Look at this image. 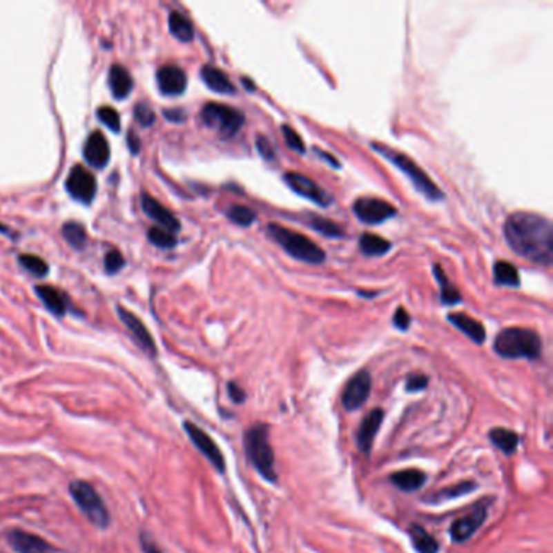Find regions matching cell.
<instances>
[{"mask_svg": "<svg viewBox=\"0 0 553 553\" xmlns=\"http://www.w3.org/2000/svg\"><path fill=\"white\" fill-rule=\"evenodd\" d=\"M505 239L519 257L539 264L552 263L553 226L547 217L536 213H513L505 222Z\"/></svg>", "mask_w": 553, "mask_h": 553, "instance_id": "cell-1", "label": "cell"}, {"mask_svg": "<svg viewBox=\"0 0 553 553\" xmlns=\"http://www.w3.org/2000/svg\"><path fill=\"white\" fill-rule=\"evenodd\" d=\"M494 349L505 359H537L542 352V339L527 328H505L496 334Z\"/></svg>", "mask_w": 553, "mask_h": 553, "instance_id": "cell-2", "label": "cell"}, {"mask_svg": "<svg viewBox=\"0 0 553 553\" xmlns=\"http://www.w3.org/2000/svg\"><path fill=\"white\" fill-rule=\"evenodd\" d=\"M268 234L287 255H291L295 260H300V262L318 264L323 263L324 258H327V253L312 239L300 234V232L291 231L280 224H269Z\"/></svg>", "mask_w": 553, "mask_h": 553, "instance_id": "cell-3", "label": "cell"}, {"mask_svg": "<svg viewBox=\"0 0 553 553\" xmlns=\"http://www.w3.org/2000/svg\"><path fill=\"white\" fill-rule=\"evenodd\" d=\"M245 452L253 467L260 476L269 482L276 481V469H274V452L269 443V430L264 424H257L245 431Z\"/></svg>", "mask_w": 553, "mask_h": 553, "instance_id": "cell-4", "label": "cell"}, {"mask_svg": "<svg viewBox=\"0 0 553 553\" xmlns=\"http://www.w3.org/2000/svg\"><path fill=\"white\" fill-rule=\"evenodd\" d=\"M371 148H373L375 151H378L383 157H387L389 162H393L398 169H401L404 174L407 175V179L411 180L414 188H416L422 197L430 200V202H440V200H443V192H441V190L431 182L429 175H427L412 159H409L406 155H402V153L399 151H394L389 146L380 145V143H373Z\"/></svg>", "mask_w": 553, "mask_h": 553, "instance_id": "cell-5", "label": "cell"}, {"mask_svg": "<svg viewBox=\"0 0 553 553\" xmlns=\"http://www.w3.org/2000/svg\"><path fill=\"white\" fill-rule=\"evenodd\" d=\"M68 490H70L72 498L75 500L78 508L83 511V514H85L95 526L101 529H106L109 526L110 523L109 511L106 508L104 501H102L95 487H91L90 483L85 481H73Z\"/></svg>", "mask_w": 553, "mask_h": 553, "instance_id": "cell-6", "label": "cell"}, {"mask_svg": "<svg viewBox=\"0 0 553 553\" xmlns=\"http://www.w3.org/2000/svg\"><path fill=\"white\" fill-rule=\"evenodd\" d=\"M200 115L206 127L216 130L224 137H234L245 122L244 114L222 102H208Z\"/></svg>", "mask_w": 553, "mask_h": 553, "instance_id": "cell-7", "label": "cell"}, {"mask_svg": "<svg viewBox=\"0 0 553 553\" xmlns=\"http://www.w3.org/2000/svg\"><path fill=\"white\" fill-rule=\"evenodd\" d=\"M352 211L365 224H380V222L396 216V208L391 203L373 197H362L356 200L352 204Z\"/></svg>", "mask_w": 553, "mask_h": 553, "instance_id": "cell-8", "label": "cell"}, {"mask_svg": "<svg viewBox=\"0 0 553 553\" xmlns=\"http://www.w3.org/2000/svg\"><path fill=\"white\" fill-rule=\"evenodd\" d=\"M67 192L78 202L90 204L95 200L97 184L95 175L83 166H73L65 182Z\"/></svg>", "mask_w": 553, "mask_h": 553, "instance_id": "cell-9", "label": "cell"}, {"mask_svg": "<svg viewBox=\"0 0 553 553\" xmlns=\"http://www.w3.org/2000/svg\"><path fill=\"white\" fill-rule=\"evenodd\" d=\"M184 429H185V431H187L188 438L192 440V443L198 448V452L202 453L203 456L217 469V471L224 472L226 461H224V456H222L220 446L216 445V441L213 440L211 436L206 434V431L202 430L195 424H192V422H185Z\"/></svg>", "mask_w": 553, "mask_h": 553, "instance_id": "cell-10", "label": "cell"}, {"mask_svg": "<svg viewBox=\"0 0 553 553\" xmlns=\"http://www.w3.org/2000/svg\"><path fill=\"white\" fill-rule=\"evenodd\" d=\"M284 182L289 185L291 190H294L295 193H299L300 197H304L310 202H313L315 204H320V206L327 208L331 204V197L324 192V190L313 182L312 179L307 177L304 174H297V172H287L284 175Z\"/></svg>", "mask_w": 553, "mask_h": 553, "instance_id": "cell-11", "label": "cell"}, {"mask_svg": "<svg viewBox=\"0 0 553 553\" xmlns=\"http://www.w3.org/2000/svg\"><path fill=\"white\" fill-rule=\"evenodd\" d=\"M371 389V378L370 373L367 370H362L359 373H356L349 382L346 383V388H344L342 393V406L346 411H356L364 406L369 399Z\"/></svg>", "mask_w": 553, "mask_h": 553, "instance_id": "cell-12", "label": "cell"}, {"mask_svg": "<svg viewBox=\"0 0 553 553\" xmlns=\"http://www.w3.org/2000/svg\"><path fill=\"white\" fill-rule=\"evenodd\" d=\"M487 518V501H482L476 506V510L472 513H469L467 516H463V518L456 519L452 524V537L454 542H466L467 539H471L476 531H478V527L482 526L483 521Z\"/></svg>", "mask_w": 553, "mask_h": 553, "instance_id": "cell-13", "label": "cell"}, {"mask_svg": "<svg viewBox=\"0 0 553 553\" xmlns=\"http://www.w3.org/2000/svg\"><path fill=\"white\" fill-rule=\"evenodd\" d=\"M117 312H119L120 320H122V323L127 327L128 331L132 333L135 342H137L138 346H140L142 349L146 352V354L155 357L156 356L155 339H153L151 333L148 331V328L145 327V324L142 323V320L138 318L137 315H133L132 312H128V310H125L124 307H119Z\"/></svg>", "mask_w": 553, "mask_h": 553, "instance_id": "cell-14", "label": "cell"}, {"mask_svg": "<svg viewBox=\"0 0 553 553\" xmlns=\"http://www.w3.org/2000/svg\"><path fill=\"white\" fill-rule=\"evenodd\" d=\"M157 86L164 96H179L187 88V75L177 65H162L157 70Z\"/></svg>", "mask_w": 553, "mask_h": 553, "instance_id": "cell-15", "label": "cell"}, {"mask_svg": "<svg viewBox=\"0 0 553 553\" xmlns=\"http://www.w3.org/2000/svg\"><path fill=\"white\" fill-rule=\"evenodd\" d=\"M83 155L88 164L95 169H104L110 159V146L108 138L101 132H93L83 148Z\"/></svg>", "mask_w": 553, "mask_h": 553, "instance_id": "cell-16", "label": "cell"}, {"mask_svg": "<svg viewBox=\"0 0 553 553\" xmlns=\"http://www.w3.org/2000/svg\"><path fill=\"white\" fill-rule=\"evenodd\" d=\"M7 539L10 547L18 553H54V548L44 539L20 529L8 532Z\"/></svg>", "mask_w": 553, "mask_h": 553, "instance_id": "cell-17", "label": "cell"}, {"mask_svg": "<svg viewBox=\"0 0 553 553\" xmlns=\"http://www.w3.org/2000/svg\"><path fill=\"white\" fill-rule=\"evenodd\" d=\"M142 206H143V211H145L153 221H156L157 224L162 227V229L169 231V232H172V234H175V232L180 229V222L177 217L172 215L167 208L162 206L157 200L150 197V195H146V193L142 195Z\"/></svg>", "mask_w": 553, "mask_h": 553, "instance_id": "cell-18", "label": "cell"}, {"mask_svg": "<svg viewBox=\"0 0 553 553\" xmlns=\"http://www.w3.org/2000/svg\"><path fill=\"white\" fill-rule=\"evenodd\" d=\"M383 416L385 414L382 409H373V411L367 414L365 419L362 420L359 430H357V446L365 454L370 453L376 431H378L380 425L383 422Z\"/></svg>", "mask_w": 553, "mask_h": 553, "instance_id": "cell-19", "label": "cell"}, {"mask_svg": "<svg viewBox=\"0 0 553 553\" xmlns=\"http://www.w3.org/2000/svg\"><path fill=\"white\" fill-rule=\"evenodd\" d=\"M448 322H452L454 327H456L459 331H463L469 339H472L474 342L482 344L485 341V328L483 324L478 322V320L469 317L467 313H452L448 315Z\"/></svg>", "mask_w": 553, "mask_h": 553, "instance_id": "cell-20", "label": "cell"}, {"mask_svg": "<svg viewBox=\"0 0 553 553\" xmlns=\"http://www.w3.org/2000/svg\"><path fill=\"white\" fill-rule=\"evenodd\" d=\"M202 78L210 90L216 93H222V95H232L235 91V86L232 85L229 77L226 75L221 68L213 67V65H203L202 68Z\"/></svg>", "mask_w": 553, "mask_h": 553, "instance_id": "cell-21", "label": "cell"}, {"mask_svg": "<svg viewBox=\"0 0 553 553\" xmlns=\"http://www.w3.org/2000/svg\"><path fill=\"white\" fill-rule=\"evenodd\" d=\"M35 291L39 299L43 300V304L48 307L54 315H59L60 317V315L67 312V297H65L64 292L59 291L57 287L49 284H38L35 287Z\"/></svg>", "mask_w": 553, "mask_h": 553, "instance_id": "cell-22", "label": "cell"}, {"mask_svg": "<svg viewBox=\"0 0 553 553\" xmlns=\"http://www.w3.org/2000/svg\"><path fill=\"white\" fill-rule=\"evenodd\" d=\"M109 86L115 99H125L133 88V80L127 68L115 64L109 70Z\"/></svg>", "mask_w": 553, "mask_h": 553, "instance_id": "cell-23", "label": "cell"}, {"mask_svg": "<svg viewBox=\"0 0 553 553\" xmlns=\"http://www.w3.org/2000/svg\"><path fill=\"white\" fill-rule=\"evenodd\" d=\"M389 481H391L399 490L416 492L419 490L420 487H424L427 476L422 471H419V469H406V471H398L391 474Z\"/></svg>", "mask_w": 553, "mask_h": 553, "instance_id": "cell-24", "label": "cell"}, {"mask_svg": "<svg viewBox=\"0 0 553 553\" xmlns=\"http://www.w3.org/2000/svg\"><path fill=\"white\" fill-rule=\"evenodd\" d=\"M489 438L500 452H503L506 454V456H511V454H514L516 449H518L519 436L518 434H514L513 430L496 427V429H492L489 431Z\"/></svg>", "mask_w": 553, "mask_h": 553, "instance_id": "cell-25", "label": "cell"}, {"mask_svg": "<svg viewBox=\"0 0 553 553\" xmlns=\"http://www.w3.org/2000/svg\"><path fill=\"white\" fill-rule=\"evenodd\" d=\"M359 247L360 252L367 255V257H382V255L389 252L391 244H389L387 239H383V237L365 232V234L360 237Z\"/></svg>", "mask_w": 553, "mask_h": 553, "instance_id": "cell-26", "label": "cell"}, {"mask_svg": "<svg viewBox=\"0 0 553 553\" xmlns=\"http://www.w3.org/2000/svg\"><path fill=\"white\" fill-rule=\"evenodd\" d=\"M434 273H435L436 281H438V284H440L441 302H443L445 305L459 304V302H461V294H459V291L453 286V282L445 276L443 269H441L440 264H434Z\"/></svg>", "mask_w": 553, "mask_h": 553, "instance_id": "cell-27", "label": "cell"}, {"mask_svg": "<svg viewBox=\"0 0 553 553\" xmlns=\"http://www.w3.org/2000/svg\"><path fill=\"white\" fill-rule=\"evenodd\" d=\"M169 30L175 38L180 41H192L195 36L193 25L192 21L188 20L184 13H180L177 10L171 12L169 15Z\"/></svg>", "mask_w": 553, "mask_h": 553, "instance_id": "cell-28", "label": "cell"}, {"mask_svg": "<svg viewBox=\"0 0 553 553\" xmlns=\"http://www.w3.org/2000/svg\"><path fill=\"white\" fill-rule=\"evenodd\" d=\"M409 534H411L412 545L416 547V550L419 553L438 552V543H436L435 539L431 537L424 527L419 526V524H412V526L409 527Z\"/></svg>", "mask_w": 553, "mask_h": 553, "instance_id": "cell-29", "label": "cell"}, {"mask_svg": "<svg viewBox=\"0 0 553 553\" xmlns=\"http://www.w3.org/2000/svg\"><path fill=\"white\" fill-rule=\"evenodd\" d=\"M494 278L495 282L498 286H510V287H518L519 282V273L518 268L514 264H511L505 260H498L494 266Z\"/></svg>", "mask_w": 553, "mask_h": 553, "instance_id": "cell-30", "label": "cell"}, {"mask_svg": "<svg viewBox=\"0 0 553 553\" xmlns=\"http://www.w3.org/2000/svg\"><path fill=\"white\" fill-rule=\"evenodd\" d=\"M305 221L307 224L312 227L313 231L320 232V234H323L324 237H329V239H342L344 237V229L336 222L327 220V217H320L317 215H309L307 216Z\"/></svg>", "mask_w": 553, "mask_h": 553, "instance_id": "cell-31", "label": "cell"}, {"mask_svg": "<svg viewBox=\"0 0 553 553\" xmlns=\"http://www.w3.org/2000/svg\"><path fill=\"white\" fill-rule=\"evenodd\" d=\"M62 232L64 237L73 249H85L88 235L85 227L81 224H78V222H67V224L64 226Z\"/></svg>", "mask_w": 553, "mask_h": 553, "instance_id": "cell-32", "label": "cell"}, {"mask_svg": "<svg viewBox=\"0 0 553 553\" xmlns=\"http://www.w3.org/2000/svg\"><path fill=\"white\" fill-rule=\"evenodd\" d=\"M18 262H20L23 268L35 274V276H46L49 273V264L43 258L38 257V255L23 253L18 257Z\"/></svg>", "mask_w": 553, "mask_h": 553, "instance_id": "cell-33", "label": "cell"}, {"mask_svg": "<svg viewBox=\"0 0 553 553\" xmlns=\"http://www.w3.org/2000/svg\"><path fill=\"white\" fill-rule=\"evenodd\" d=\"M226 215L232 222H234V224L242 226V227L252 226L253 221L257 220L255 211H252L247 206H242V204H234V206H231L229 210H227Z\"/></svg>", "mask_w": 553, "mask_h": 553, "instance_id": "cell-34", "label": "cell"}, {"mask_svg": "<svg viewBox=\"0 0 553 553\" xmlns=\"http://www.w3.org/2000/svg\"><path fill=\"white\" fill-rule=\"evenodd\" d=\"M148 239H150L151 244H155L156 247L161 249H172L175 247L177 244V239H175V234L172 232L162 229V227H150L148 229Z\"/></svg>", "mask_w": 553, "mask_h": 553, "instance_id": "cell-35", "label": "cell"}, {"mask_svg": "<svg viewBox=\"0 0 553 553\" xmlns=\"http://www.w3.org/2000/svg\"><path fill=\"white\" fill-rule=\"evenodd\" d=\"M476 483L474 482H461V483H456V485L449 487V489H445L441 490L440 494L435 495V500H452V498H456V496H463L466 494H471V492L476 489Z\"/></svg>", "mask_w": 553, "mask_h": 553, "instance_id": "cell-36", "label": "cell"}, {"mask_svg": "<svg viewBox=\"0 0 553 553\" xmlns=\"http://www.w3.org/2000/svg\"><path fill=\"white\" fill-rule=\"evenodd\" d=\"M97 117H99V120L106 127L113 130V132H119L120 130V115L110 106H102V108L97 109Z\"/></svg>", "mask_w": 553, "mask_h": 553, "instance_id": "cell-37", "label": "cell"}, {"mask_svg": "<svg viewBox=\"0 0 553 553\" xmlns=\"http://www.w3.org/2000/svg\"><path fill=\"white\" fill-rule=\"evenodd\" d=\"M281 130H282V135H284V140L287 143V146H289L291 150H294L297 153H300V155H304L305 145H304V140H302L300 135L297 133L294 128L289 127V125H282Z\"/></svg>", "mask_w": 553, "mask_h": 553, "instance_id": "cell-38", "label": "cell"}, {"mask_svg": "<svg viewBox=\"0 0 553 553\" xmlns=\"http://www.w3.org/2000/svg\"><path fill=\"white\" fill-rule=\"evenodd\" d=\"M125 264V260H124V255L119 252V250H109L108 255H106L104 258V266L108 269L109 274H114L120 271V269L124 268Z\"/></svg>", "mask_w": 553, "mask_h": 553, "instance_id": "cell-39", "label": "cell"}, {"mask_svg": "<svg viewBox=\"0 0 553 553\" xmlns=\"http://www.w3.org/2000/svg\"><path fill=\"white\" fill-rule=\"evenodd\" d=\"M135 117H137V120L143 125V127H150V125L155 124L156 115L151 110L150 106L143 104V102H138V104L135 106Z\"/></svg>", "mask_w": 553, "mask_h": 553, "instance_id": "cell-40", "label": "cell"}, {"mask_svg": "<svg viewBox=\"0 0 553 553\" xmlns=\"http://www.w3.org/2000/svg\"><path fill=\"white\" fill-rule=\"evenodd\" d=\"M427 385H429V376L422 375V373H416V375H411L407 378V391H420V389L427 388Z\"/></svg>", "mask_w": 553, "mask_h": 553, "instance_id": "cell-41", "label": "cell"}, {"mask_svg": "<svg viewBox=\"0 0 553 553\" xmlns=\"http://www.w3.org/2000/svg\"><path fill=\"white\" fill-rule=\"evenodd\" d=\"M393 323H394V327H396L398 329H401V331H406V329L409 328V324H411V317H409L407 312L402 309V307H399V309H396V312H394Z\"/></svg>", "mask_w": 553, "mask_h": 553, "instance_id": "cell-42", "label": "cell"}, {"mask_svg": "<svg viewBox=\"0 0 553 553\" xmlns=\"http://www.w3.org/2000/svg\"><path fill=\"white\" fill-rule=\"evenodd\" d=\"M257 146H258L260 155H262L264 159H269V161L274 159V150H273L271 143H269L268 138L258 137L257 138Z\"/></svg>", "mask_w": 553, "mask_h": 553, "instance_id": "cell-43", "label": "cell"}, {"mask_svg": "<svg viewBox=\"0 0 553 553\" xmlns=\"http://www.w3.org/2000/svg\"><path fill=\"white\" fill-rule=\"evenodd\" d=\"M227 391H229V396L235 404H240L245 401V391L237 383L231 382L229 385H227Z\"/></svg>", "mask_w": 553, "mask_h": 553, "instance_id": "cell-44", "label": "cell"}, {"mask_svg": "<svg viewBox=\"0 0 553 553\" xmlns=\"http://www.w3.org/2000/svg\"><path fill=\"white\" fill-rule=\"evenodd\" d=\"M142 547H143V552H145V553H161L159 547H157L156 543L151 541V537H148L146 534H143V536H142Z\"/></svg>", "mask_w": 553, "mask_h": 553, "instance_id": "cell-45", "label": "cell"}, {"mask_svg": "<svg viewBox=\"0 0 553 553\" xmlns=\"http://www.w3.org/2000/svg\"><path fill=\"white\" fill-rule=\"evenodd\" d=\"M315 153H317L318 157H322V159L327 161L329 166L336 167V169H339V167H341V164H339V161L336 159V157L331 156V155H328V153H324V151H322V150H317V148H315Z\"/></svg>", "mask_w": 553, "mask_h": 553, "instance_id": "cell-46", "label": "cell"}, {"mask_svg": "<svg viewBox=\"0 0 553 553\" xmlns=\"http://www.w3.org/2000/svg\"><path fill=\"white\" fill-rule=\"evenodd\" d=\"M127 140H128L130 150H132L133 153H138V150H140V138L137 137V133L130 132L128 137H127Z\"/></svg>", "mask_w": 553, "mask_h": 553, "instance_id": "cell-47", "label": "cell"}, {"mask_svg": "<svg viewBox=\"0 0 553 553\" xmlns=\"http://www.w3.org/2000/svg\"><path fill=\"white\" fill-rule=\"evenodd\" d=\"M166 117L172 120V122H182L184 120V113L182 110H166Z\"/></svg>", "mask_w": 553, "mask_h": 553, "instance_id": "cell-48", "label": "cell"}, {"mask_svg": "<svg viewBox=\"0 0 553 553\" xmlns=\"http://www.w3.org/2000/svg\"><path fill=\"white\" fill-rule=\"evenodd\" d=\"M244 83H245V86L249 88V90H253V85L247 80V78H244Z\"/></svg>", "mask_w": 553, "mask_h": 553, "instance_id": "cell-49", "label": "cell"}, {"mask_svg": "<svg viewBox=\"0 0 553 553\" xmlns=\"http://www.w3.org/2000/svg\"><path fill=\"white\" fill-rule=\"evenodd\" d=\"M0 231H2V232H7V229H6V227H3L2 224H0Z\"/></svg>", "mask_w": 553, "mask_h": 553, "instance_id": "cell-50", "label": "cell"}]
</instances>
